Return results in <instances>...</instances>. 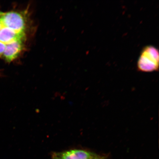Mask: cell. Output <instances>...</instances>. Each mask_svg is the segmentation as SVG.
Masks as SVG:
<instances>
[{
    "label": "cell",
    "mask_w": 159,
    "mask_h": 159,
    "mask_svg": "<svg viewBox=\"0 0 159 159\" xmlns=\"http://www.w3.org/2000/svg\"><path fill=\"white\" fill-rule=\"evenodd\" d=\"M159 51L152 45H148L143 48L137 62L139 71L152 72L159 69Z\"/></svg>",
    "instance_id": "obj_1"
},
{
    "label": "cell",
    "mask_w": 159,
    "mask_h": 159,
    "mask_svg": "<svg viewBox=\"0 0 159 159\" xmlns=\"http://www.w3.org/2000/svg\"><path fill=\"white\" fill-rule=\"evenodd\" d=\"M0 19L4 26L9 28L17 33L26 34L27 29V17L23 12H1Z\"/></svg>",
    "instance_id": "obj_2"
},
{
    "label": "cell",
    "mask_w": 159,
    "mask_h": 159,
    "mask_svg": "<svg viewBox=\"0 0 159 159\" xmlns=\"http://www.w3.org/2000/svg\"><path fill=\"white\" fill-rule=\"evenodd\" d=\"M25 41L17 40L6 45L2 56L7 62H11L19 56L24 49Z\"/></svg>",
    "instance_id": "obj_3"
},
{
    "label": "cell",
    "mask_w": 159,
    "mask_h": 159,
    "mask_svg": "<svg viewBox=\"0 0 159 159\" xmlns=\"http://www.w3.org/2000/svg\"><path fill=\"white\" fill-rule=\"evenodd\" d=\"M63 159H101L105 158L89 151L73 150L58 154Z\"/></svg>",
    "instance_id": "obj_4"
},
{
    "label": "cell",
    "mask_w": 159,
    "mask_h": 159,
    "mask_svg": "<svg viewBox=\"0 0 159 159\" xmlns=\"http://www.w3.org/2000/svg\"><path fill=\"white\" fill-rule=\"evenodd\" d=\"M26 35L25 34L17 33L3 25L0 30V41L6 45L15 41H25Z\"/></svg>",
    "instance_id": "obj_5"
},
{
    "label": "cell",
    "mask_w": 159,
    "mask_h": 159,
    "mask_svg": "<svg viewBox=\"0 0 159 159\" xmlns=\"http://www.w3.org/2000/svg\"><path fill=\"white\" fill-rule=\"evenodd\" d=\"M6 45L0 41V57L2 56L6 48Z\"/></svg>",
    "instance_id": "obj_6"
},
{
    "label": "cell",
    "mask_w": 159,
    "mask_h": 159,
    "mask_svg": "<svg viewBox=\"0 0 159 159\" xmlns=\"http://www.w3.org/2000/svg\"><path fill=\"white\" fill-rule=\"evenodd\" d=\"M53 159H63L59 156V154L56 155L55 156H53Z\"/></svg>",
    "instance_id": "obj_7"
},
{
    "label": "cell",
    "mask_w": 159,
    "mask_h": 159,
    "mask_svg": "<svg viewBox=\"0 0 159 159\" xmlns=\"http://www.w3.org/2000/svg\"><path fill=\"white\" fill-rule=\"evenodd\" d=\"M1 12H0V16H1ZM2 26H3V25H2V24L1 21V19H0V30L1 29L2 27Z\"/></svg>",
    "instance_id": "obj_8"
},
{
    "label": "cell",
    "mask_w": 159,
    "mask_h": 159,
    "mask_svg": "<svg viewBox=\"0 0 159 159\" xmlns=\"http://www.w3.org/2000/svg\"><path fill=\"white\" fill-rule=\"evenodd\" d=\"M101 159H105V158H103Z\"/></svg>",
    "instance_id": "obj_9"
}]
</instances>
